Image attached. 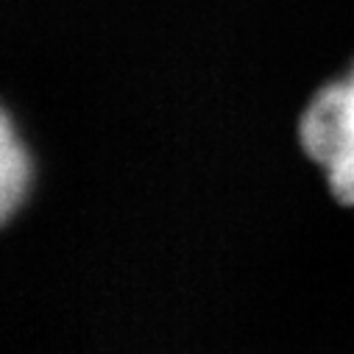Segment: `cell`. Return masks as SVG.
I'll list each match as a JSON object with an SVG mask.
<instances>
[{"label":"cell","instance_id":"obj_1","mask_svg":"<svg viewBox=\"0 0 354 354\" xmlns=\"http://www.w3.org/2000/svg\"><path fill=\"white\" fill-rule=\"evenodd\" d=\"M304 151L329 165L337 153L354 148V81H335L310 101L301 118Z\"/></svg>","mask_w":354,"mask_h":354},{"label":"cell","instance_id":"obj_2","mask_svg":"<svg viewBox=\"0 0 354 354\" xmlns=\"http://www.w3.org/2000/svg\"><path fill=\"white\" fill-rule=\"evenodd\" d=\"M31 179V162L23 142L15 137L12 120L3 118V137H0V193H3V215L9 218L23 201Z\"/></svg>","mask_w":354,"mask_h":354},{"label":"cell","instance_id":"obj_3","mask_svg":"<svg viewBox=\"0 0 354 354\" xmlns=\"http://www.w3.org/2000/svg\"><path fill=\"white\" fill-rule=\"evenodd\" d=\"M329 187L340 204H354V148L337 153L329 165Z\"/></svg>","mask_w":354,"mask_h":354},{"label":"cell","instance_id":"obj_4","mask_svg":"<svg viewBox=\"0 0 354 354\" xmlns=\"http://www.w3.org/2000/svg\"><path fill=\"white\" fill-rule=\"evenodd\" d=\"M351 81H354V75H351Z\"/></svg>","mask_w":354,"mask_h":354}]
</instances>
